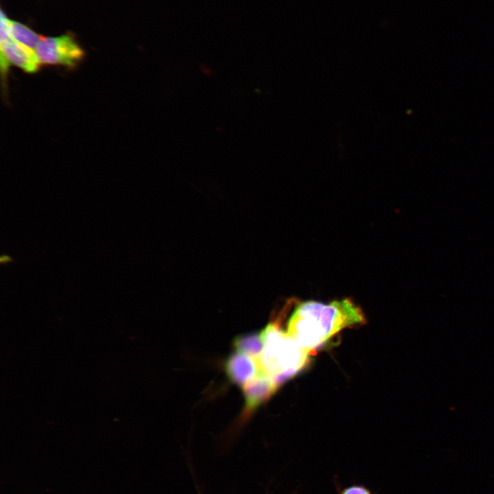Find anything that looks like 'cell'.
Instances as JSON below:
<instances>
[{
    "label": "cell",
    "instance_id": "cell-9",
    "mask_svg": "<svg viewBox=\"0 0 494 494\" xmlns=\"http://www.w3.org/2000/svg\"><path fill=\"white\" fill-rule=\"evenodd\" d=\"M340 494H374L366 486L360 484H353L342 489Z\"/></svg>",
    "mask_w": 494,
    "mask_h": 494
},
{
    "label": "cell",
    "instance_id": "cell-4",
    "mask_svg": "<svg viewBox=\"0 0 494 494\" xmlns=\"http://www.w3.org/2000/svg\"><path fill=\"white\" fill-rule=\"evenodd\" d=\"M8 18L1 11L0 28V62L2 79L6 77L10 64L20 68L25 72L33 73L38 71L40 64L36 52L18 43L10 36Z\"/></svg>",
    "mask_w": 494,
    "mask_h": 494
},
{
    "label": "cell",
    "instance_id": "cell-2",
    "mask_svg": "<svg viewBox=\"0 0 494 494\" xmlns=\"http://www.w3.org/2000/svg\"><path fill=\"white\" fill-rule=\"evenodd\" d=\"M261 335L263 345L258 358L259 369L279 387L306 366L309 353L277 323H270Z\"/></svg>",
    "mask_w": 494,
    "mask_h": 494
},
{
    "label": "cell",
    "instance_id": "cell-11",
    "mask_svg": "<svg viewBox=\"0 0 494 494\" xmlns=\"http://www.w3.org/2000/svg\"><path fill=\"white\" fill-rule=\"evenodd\" d=\"M200 68L202 73L206 75L210 76L213 73V71L209 67L205 65H201Z\"/></svg>",
    "mask_w": 494,
    "mask_h": 494
},
{
    "label": "cell",
    "instance_id": "cell-1",
    "mask_svg": "<svg viewBox=\"0 0 494 494\" xmlns=\"http://www.w3.org/2000/svg\"><path fill=\"white\" fill-rule=\"evenodd\" d=\"M365 321L362 310L349 298L329 303L307 301L295 308L287 332L309 353L342 329Z\"/></svg>",
    "mask_w": 494,
    "mask_h": 494
},
{
    "label": "cell",
    "instance_id": "cell-7",
    "mask_svg": "<svg viewBox=\"0 0 494 494\" xmlns=\"http://www.w3.org/2000/svg\"><path fill=\"white\" fill-rule=\"evenodd\" d=\"M233 346L237 352L244 353L258 360L262 349L263 340L261 333L240 335L233 340Z\"/></svg>",
    "mask_w": 494,
    "mask_h": 494
},
{
    "label": "cell",
    "instance_id": "cell-3",
    "mask_svg": "<svg viewBox=\"0 0 494 494\" xmlns=\"http://www.w3.org/2000/svg\"><path fill=\"white\" fill-rule=\"evenodd\" d=\"M41 64L76 67L83 59L84 51L69 34L55 37L41 36L35 50Z\"/></svg>",
    "mask_w": 494,
    "mask_h": 494
},
{
    "label": "cell",
    "instance_id": "cell-8",
    "mask_svg": "<svg viewBox=\"0 0 494 494\" xmlns=\"http://www.w3.org/2000/svg\"><path fill=\"white\" fill-rule=\"evenodd\" d=\"M8 22L12 38L18 43L35 51L41 38V36L21 23L12 21L10 19H8Z\"/></svg>",
    "mask_w": 494,
    "mask_h": 494
},
{
    "label": "cell",
    "instance_id": "cell-10",
    "mask_svg": "<svg viewBox=\"0 0 494 494\" xmlns=\"http://www.w3.org/2000/svg\"><path fill=\"white\" fill-rule=\"evenodd\" d=\"M14 262H15L14 258L8 254H3L0 257V263L1 266H5Z\"/></svg>",
    "mask_w": 494,
    "mask_h": 494
},
{
    "label": "cell",
    "instance_id": "cell-5",
    "mask_svg": "<svg viewBox=\"0 0 494 494\" xmlns=\"http://www.w3.org/2000/svg\"><path fill=\"white\" fill-rule=\"evenodd\" d=\"M245 397V416L251 414L258 406L267 401L279 388L274 379L260 372L243 387Z\"/></svg>",
    "mask_w": 494,
    "mask_h": 494
},
{
    "label": "cell",
    "instance_id": "cell-6",
    "mask_svg": "<svg viewBox=\"0 0 494 494\" xmlns=\"http://www.w3.org/2000/svg\"><path fill=\"white\" fill-rule=\"evenodd\" d=\"M225 370L231 381L242 387L261 372L258 360L239 352L228 357Z\"/></svg>",
    "mask_w": 494,
    "mask_h": 494
}]
</instances>
